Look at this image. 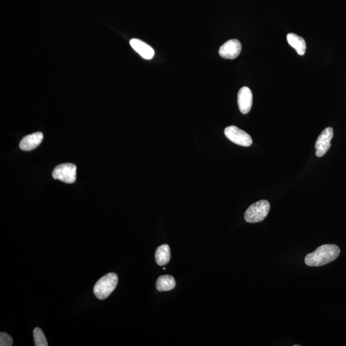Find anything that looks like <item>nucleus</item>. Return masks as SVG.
I'll return each mask as SVG.
<instances>
[{"label": "nucleus", "instance_id": "f257e3e1", "mask_svg": "<svg viewBox=\"0 0 346 346\" xmlns=\"http://www.w3.org/2000/svg\"><path fill=\"white\" fill-rule=\"evenodd\" d=\"M340 253V248L337 246L322 245L319 246L315 252L307 255L304 262L308 266H322L335 260L339 256Z\"/></svg>", "mask_w": 346, "mask_h": 346}, {"label": "nucleus", "instance_id": "f03ea898", "mask_svg": "<svg viewBox=\"0 0 346 346\" xmlns=\"http://www.w3.org/2000/svg\"><path fill=\"white\" fill-rule=\"evenodd\" d=\"M118 282V276L114 272H111L101 278L94 287L95 296L99 299H105L115 290Z\"/></svg>", "mask_w": 346, "mask_h": 346}, {"label": "nucleus", "instance_id": "7ed1b4c3", "mask_svg": "<svg viewBox=\"0 0 346 346\" xmlns=\"http://www.w3.org/2000/svg\"><path fill=\"white\" fill-rule=\"evenodd\" d=\"M270 211V204L267 200H260L251 205L246 211L245 219L250 223L261 222L268 215Z\"/></svg>", "mask_w": 346, "mask_h": 346}, {"label": "nucleus", "instance_id": "20e7f679", "mask_svg": "<svg viewBox=\"0 0 346 346\" xmlns=\"http://www.w3.org/2000/svg\"><path fill=\"white\" fill-rule=\"evenodd\" d=\"M77 166L71 163L57 165L53 170V179L59 180L66 184H73L76 181Z\"/></svg>", "mask_w": 346, "mask_h": 346}, {"label": "nucleus", "instance_id": "39448f33", "mask_svg": "<svg viewBox=\"0 0 346 346\" xmlns=\"http://www.w3.org/2000/svg\"><path fill=\"white\" fill-rule=\"evenodd\" d=\"M226 137L236 145L249 147L252 145L253 141L249 134L235 126H230L225 130Z\"/></svg>", "mask_w": 346, "mask_h": 346}, {"label": "nucleus", "instance_id": "423d86ee", "mask_svg": "<svg viewBox=\"0 0 346 346\" xmlns=\"http://www.w3.org/2000/svg\"><path fill=\"white\" fill-rule=\"evenodd\" d=\"M333 137V128L328 127L325 129L319 136L316 143V155L321 157L327 153L331 147V141Z\"/></svg>", "mask_w": 346, "mask_h": 346}, {"label": "nucleus", "instance_id": "0eeeda50", "mask_svg": "<svg viewBox=\"0 0 346 346\" xmlns=\"http://www.w3.org/2000/svg\"><path fill=\"white\" fill-rule=\"evenodd\" d=\"M242 46L237 40H231L224 43L219 50V55L225 59H235L240 55Z\"/></svg>", "mask_w": 346, "mask_h": 346}, {"label": "nucleus", "instance_id": "6e6552de", "mask_svg": "<svg viewBox=\"0 0 346 346\" xmlns=\"http://www.w3.org/2000/svg\"><path fill=\"white\" fill-rule=\"evenodd\" d=\"M237 102L238 109L241 113L246 114L249 113L253 104V94L247 87H243L238 92Z\"/></svg>", "mask_w": 346, "mask_h": 346}, {"label": "nucleus", "instance_id": "1a4fd4ad", "mask_svg": "<svg viewBox=\"0 0 346 346\" xmlns=\"http://www.w3.org/2000/svg\"><path fill=\"white\" fill-rule=\"evenodd\" d=\"M130 46L136 52L145 59L150 60L155 55V51L148 44L137 39H132L130 41Z\"/></svg>", "mask_w": 346, "mask_h": 346}, {"label": "nucleus", "instance_id": "9d476101", "mask_svg": "<svg viewBox=\"0 0 346 346\" xmlns=\"http://www.w3.org/2000/svg\"><path fill=\"white\" fill-rule=\"evenodd\" d=\"M43 140V134L42 133H31L23 138L19 144V147L23 151L33 150L40 145Z\"/></svg>", "mask_w": 346, "mask_h": 346}, {"label": "nucleus", "instance_id": "9b49d317", "mask_svg": "<svg viewBox=\"0 0 346 346\" xmlns=\"http://www.w3.org/2000/svg\"><path fill=\"white\" fill-rule=\"evenodd\" d=\"M289 45L296 50L299 55H303L306 52V43L303 38L296 34L291 33L287 36Z\"/></svg>", "mask_w": 346, "mask_h": 346}, {"label": "nucleus", "instance_id": "f8f14e48", "mask_svg": "<svg viewBox=\"0 0 346 346\" xmlns=\"http://www.w3.org/2000/svg\"><path fill=\"white\" fill-rule=\"evenodd\" d=\"M170 259V250L167 245L159 246L156 250L155 260L160 266H164L169 263Z\"/></svg>", "mask_w": 346, "mask_h": 346}, {"label": "nucleus", "instance_id": "ddd939ff", "mask_svg": "<svg viewBox=\"0 0 346 346\" xmlns=\"http://www.w3.org/2000/svg\"><path fill=\"white\" fill-rule=\"evenodd\" d=\"M176 286V282L174 278L170 275H163L158 278L156 287L158 291L165 292L172 290Z\"/></svg>", "mask_w": 346, "mask_h": 346}, {"label": "nucleus", "instance_id": "4468645a", "mask_svg": "<svg viewBox=\"0 0 346 346\" xmlns=\"http://www.w3.org/2000/svg\"><path fill=\"white\" fill-rule=\"evenodd\" d=\"M33 338L36 346H48L45 333L40 328H36L33 330Z\"/></svg>", "mask_w": 346, "mask_h": 346}, {"label": "nucleus", "instance_id": "2eb2a0df", "mask_svg": "<svg viewBox=\"0 0 346 346\" xmlns=\"http://www.w3.org/2000/svg\"><path fill=\"white\" fill-rule=\"evenodd\" d=\"M13 345V339L11 335L6 333H0V345L11 346Z\"/></svg>", "mask_w": 346, "mask_h": 346}, {"label": "nucleus", "instance_id": "dca6fc26", "mask_svg": "<svg viewBox=\"0 0 346 346\" xmlns=\"http://www.w3.org/2000/svg\"><path fill=\"white\" fill-rule=\"evenodd\" d=\"M299 345H298V344H295V345H294V346H299Z\"/></svg>", "mask_w": 346, "mask_h": 346}]
</instances>
